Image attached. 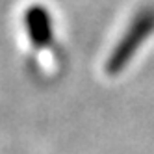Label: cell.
I'll list each match as a JSON object with an SVG mask.
<instances>
[{
    "instance_id": "cell-1",
    "label": "cell",
    "mask_w": 154,
    "mask_h": 154,
    "mask_svg": "<svg viewBox=\"0 0 154 154\" xmlns=\"http://www.w3.org/2000/svg\"><path fill=\"white\" fill-rule=\"evenodd\" d=\"M154 34V6H145L132 17L125 34L121 35L113 50L106 60V72L109 76H117L123 72L132 58L137 54L141 45Z\"/></svg>"
},
{
    "instance_id": "cell-2",
    "label": "cell",
    "mask_w": 154,
    "mask_h": 154,
    "mask_svg": "<svg viewBox=\"0 0 154 154\" xmlns=\"http://www.w3.org/2000/svg\"><path fill=\"white\" fill-rule=\"evenodd\" d=\"M24 30L34 48H47L54 41V24L50 11L41 4H32L24 9Z\"/></svg>"
}]
</instances>
